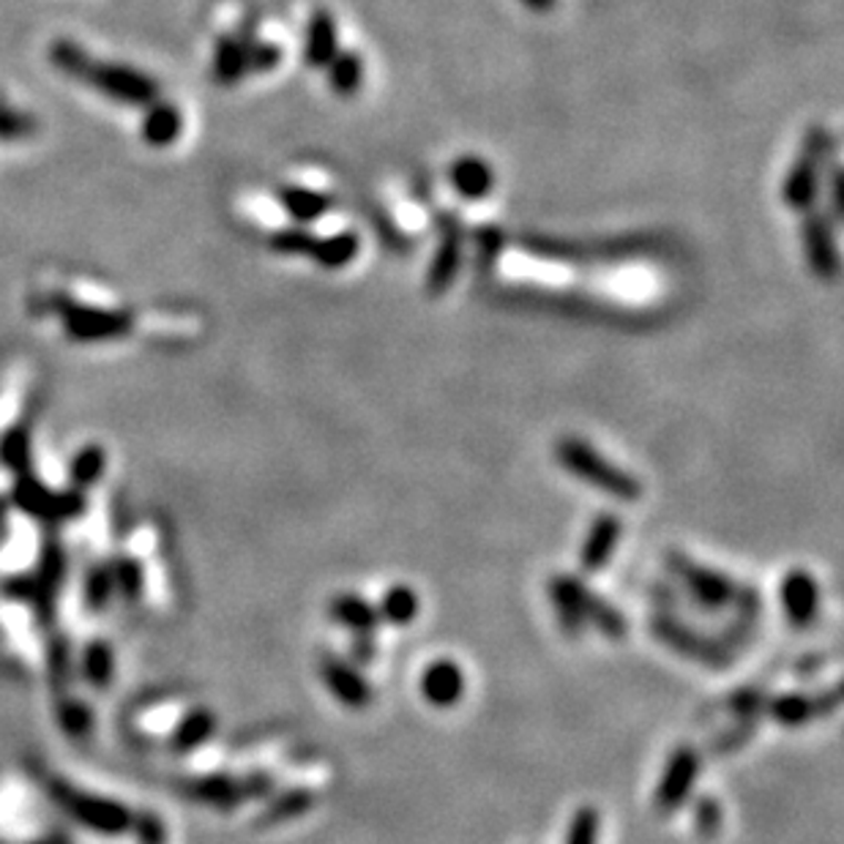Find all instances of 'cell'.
I'll use <instances>...</instances> for the list:
<instances>
[{
    "label": "cell",
    "instance_id": "1",
    "mask_svg": "<svg viewBox=\"0 0 844 844\" xmlns=\"http://www.w3.org/2000/svg\"><path fill=\"white\" fill-rule=\"evenodd\" d=\"M555 462L588 487L607 492L621 504H637L642 498V481L612 459H607L593 443L577 435H563L555 440Z\"/></svg>",
    "mask_w": 844,
    "mask_h": 844
},
{
    "label": "cell",
    "instance_id": "2",
    "mask_svg": "<svg viewBox=\"0 0 844 844\" xmlns=\"http://www.w3.org/2000/svg\"><path fill=\"white\" fill-rule=\"evenodd\" d=\"M834 134L828 129H809L799 159L793 162V167H790L787 179L782 184V200L790 211L806 214L809 209H814L820 194V181H823V167L831 153H834Z\"/></svg>",
    "mask_w": 844,
    "mask_h": 844
},
{
    "label": "cell",
    "instance_id": "3",
    "mask_svg": "<svg viewBox=\"0 0 844 844\" xmlns=\"http://www.w3.org/2000/svg\"><path fill=\"white\" fill-rule=\"evenodd\" d=\"M667 566L683 582V588L694 596V601H698L702 610H724V607L733 604L738 599V586L722 571L708 569V566H702L681 552L667 555Z\"/></svg>",
    "mask_w": 844,
    "mask_h": 844
},
{
    "label": "cell",
    "instance_id": "4",
    "mask_svg": "<svg viewBox=\"0 0 844 844\" xmlns=\"http://www.w3.org/2000/svg\"><path fill=\"white\" fill-rule=\"evenodd\" d=\"M700 752L694 746L681 743L678 749H672V754L664 763V771L659 776L657 793H653V806H657L661 817H670L678 809L687 806L694 782L700 776Z\"/></svg>",
    "mask_w": 844,
    "mask_h": 844
},
{
    "label": "cell",
    "instance_id": "5",
    "mask_svg": "<svg viewBox=\"0 0 844 844\" xmlns=\"http://www.w3.org/2000/svg\"><path fill=\"white\" fill-rule=\"evenodd\" d=\"M85 82L102 91L104 96L129 104V108H148L159 99V85L151 77L134 72L129 67H115V63H93Z\"/></svg>",
    "mask_w": 844,
    "mask_h": 844
},
{
    "label": "cell",
    "instance_id": "6",
    "mask_svg": "<svg viewBox=\"0 0 844 844\" xmlns=\"http://www.w3.org/2000/svg\"><path fill=\"white\" fill-rule=\"evenodd\" d=\"M801 233H804V250L812 274L820 282H834L842 268L834 238V220L820 209H809L804 214V224H801Z\"/></svg>",
    "mask_w": 844,
    "mask_h": 844
},
{
    "label": "cell",
    "instance_id": "7",
    "mask_svg": "<svg viewBox=\"0 0 844 844\" xmlns=\"http://www.w3.org/2000/svg\"><path fill=\"white\" fill-rule=\"evenodd\" d=\"M317 667H321V678L326 683L331 698L339 702V705L350 708V711H362V708H367L375 700V689H372L367 675H362L347 659L326 651Z\"/></svg>",
    "mask_w": 844,
    "mask_h": 844
},
{
    "label": "cell",
    "instance_id": "8",
    "mask_svg": "<svg viewBox=\"0 0 844 844\" xmlns=\"http://www.w3.org/2000/svg\"><path fill=\"white\" fill-rule=\"evenodd\" d=\"M586 593L588 586L577 574H552L547 582V596H550V604L558 626L563 634L577 637L586 631Z\"/></svg>",
    "mask_w": 844,
    "mask_h": 844
},
{
    "label": "cell",
    "instance_id": "9",
    "mask_svg": "<svg viewBox=\"0 0 844 844\" xmlns=\"http://www.w3.org/2000/svg\"><path fill=\"white\" fill-rule=\"evenodd\" d=\"M55 309H61L69 336H74V339H110V336H121L129 331V317L121 315V312L69 304V298H55Z\"/></svg>",
    "mask_w": 844,
    "mask_h": 844
},
{
    "label": "cell",
    "instance_id": "10",
    "mask_svg": "<svg viewBox=\"0 0 844 844\" xmlns=\"http://www.w3.org/2000/svg\"><path fill=\"white\" fill-rule=\"evenodd\" d=\"M784 618L795 631H804L820 616V586L812 571L790 569L782 580Z\"/></svg>",
    "mask_w": 844,
    "mask_h": 844
},
{
    "label": "cell",
    "instance_id": "11",
    "mask_svg": "<svg viewBox=\"0 0 844 844\" xmlns=\"http://www.w3.org/2000/svg\"><path fill=\"white\" fill-rule=\"evenodd\" d=\"M623 522L616 511H601L590 522L586 541L580 547V571L582 574H599L610 566L612 555L618 550V541H621Z\"/></svg>",
    "mask_w": 844,
    "mask_h": 844
},
{
    "label": "cell",
    "instance_id": "12",
    "mask_svg": "<svg viewBox=\"0 0 844 844\" xmlns=\"http://www.w3.org/2000/svg\"><path fill=\"white\" fill-rule=\"evenodd\" d=\"M418 689H421V698L433 708H454L465 698L468 678H465V670L454 659H435L421 672Z\"/></svg>",
    "mask_w": 844,
    "mask_h": 844
},
{
    "label": "cell",
    "instance_id": "13",
    "mask_svg": "<svg viewBox=\"0 0 844 844\" xmlns=\"http://www.w3.org/2000/svg\"><path fill=\"white\" fill-rule=\"evenodd\" d=\"M459 268H462V238H459V233H446L427 268L424 293L429 298H440L443 293L451 291V285L459 276Z\"/></svg>",
    "mask_w": 844,
    "mask_h": 844
},
{
    "label": "cell",
    "instance_id": "14",
    "mask_svg": "<svg viewBox=\"0 0 844 844\" xmlns=\"http://www.w3.org/2000/svg\"><path fill=\"white\" fill-rule=\"evenodd\" d=\"M252 33L222 37L214 52V80L220 85H238L250 74V50L255 44Z\"/></svg>",
    "mask_w": 844,
    "mask_h": 844
},
{
    "label": "cell",
    "instance_id": "15",
    "mask_svg": "<svg viewBox=\"0 0 844 844\" xmlns=\"http://www.w3.org/2000/svg\"><path fill=\"white\" fill-rule=\"evenodd\" d=\"M328 616L353 634H375V629L380 626L377 607L353 590H342L328 601Z\"/></svg>",
    "mask_w": 844,
    "mask_h": 844
},
{
    "label": "cell",
    "instance_id": "16",
    "mask_svg": "<svg viewBox=\"0 0 844 844\" xmlns=\"http://www.w3.org/2000/svg\"><path fill=\"white\" fill-rule=\"evenodd\" d=\"M448 184L462 200H484L495 186V173L487 159L459 156L448 167Z\"/></svg>",
    "mask_w": 844,
    "mask_h": 844
},
{
    "label": "cell",
    "instance_id": "17",
    "mask_svg": "<svg viewBox=\"0 0 844 844\" xmlns=\"http://www.w3.org/2000/svg\"><path fill=\"white\" fill-rule=\"evenodd\" d=\"M339 52V39H336V20L328 9H317L312 14L309 28H306V47L304 58L312 69H326L334 55Z\"/></svg>",
    "mask_w": 844,
    "mask_h": 844
},
{
    "label": "cell",
    "instance_id": "18",
    "mask_svg": "<svg viewBox=\"0 0 844 844\" xmlns=\"http://www.w3.org/2000/svg\"><path fill=\"white\" fill-rule=\"evenodd\" d=\"M276 200H279L282 209L287 211V216H291L295 224H312L323 220L331 211V205H334V200H331L328 194L293 184L282 186L279 192H276Z\"/></svg>",
    "mask_w": 844,
    "mask_h": 844
},
{
    "label": "cell",
    "instance_id": "19",
    "mask_svg": "<svg viewBox=\"0 0 844 844\" xmlns=\"http://www.w3.org/2000/svg\"><path fill=\"white\" fill-rule=\"evenodd\" d=\"M358 252H362V238L356 235V230H342V233L326 235V238H315L309 257L323 271H342L358 257Z\"/></svg>",
    "mask_w": 844,
    "mask_h": 844
},
{
    "label": "cell",
    "instance_id": "20",
    "mask_svg": "<svg viewBox=\"0 0 844 844\" xmlns=\"http://www.w3.org/2000/svg\"><path fill=\"white\" fill-rule=\"evenodd\" d=\"M184 132V115L175 104L170 102H153L148 104V112L143 118V140L153 148H167Z\"/></svg>",
    "mask_w": 844,
    "mask_h": 844
},
{
    "label": "cell",
    "instance_id": "21",
    "mask_svg": "<svg viewBox=\"0 0 844 844\" xmlns=\"http://www.w3.org/2000/svg\"><path fill=\"white\" fill-rule=\"evenodd\" d=\"M763 711L769 713V719H773V722L782 724V728H804V724L820 716L823 708H820L812 698H806V694L787 692V694H773V698L765 700Z\"/></svg>",
    "mask_w": 844,
    "mask_h": 844
},
{
    "label": "cell",
    "instance_id": "22",
    "mask_svg": "<svg viewBox=\"0 0 844 844\" xmlns=\"http://www.w3.org/2000/svg\"><path fill=\"white\" fill-rule=\"evenodd\" d=\"M328 85L336 96H356L364 85V58L356 50H339L334 55V61L328 63Z\"/></svg>",
    "mask_w": 844,
    "mask_h": 844
},
{
    "label": "cell",
    "instance_id": "23",
    "mask_svg": "<svg viewBox=\"0 0 844 844\" xmlns=\"http://www.w3.org/2000/svg\"><path fill=\"white\" fill-rule=\"evenodd\" d=\"M421 612V599H418L416 588L405 586V582H397L380 596V604H377V616L380 621L392 623V626H407L413 623Z\"/></svg>",
    "mask_w": 844,
    "mask_h": 844
},
{
    "label": "cell",
    "instance_id": "24",
    "mask_svg": "<svg viewBox=\"0 0 844 844\" xmlns=\"http://www.w3.org/2000/svg\"><path fill=\"white\" fill-rule=\"evenodd\" d=\"M657 634L667 642V645H675L678 651L689 653V657L708 661V664H724V657H719V651L711 645V642L702 640V637H694L692 631L683 629V626L672 621H657Z\"/></svg>",
    "mask_w": 844,
    "mask_h": 844
},
{
    "label": "cell",
    "instance_id": "25",
    "mask_svg": "<svg viewBox=\"0 0 844 844\" xmlns=\"http://www.w3.org/2000/svg\"><path fill=\"white\" fill-rule=\"evenodd\" d=\"M586 623L593 626L607 640H623V637L629 634V623H626V618L616 610V604L596 596L590 588L586 593Z\"/></svg>",
    "mask_w": 844,
    "mask_h": 844
},
{
    "label": "cell",
    "instance_id": "26",
    "mask_svg": "<svg viewBox=\"0 0 844 844\" xmlns=\"http://www.w3.org/2000/svg\"><path fill=\"white\" fill-rule=\"evenodd\" d=\"M50 61L55 63L63 74L74 77V80H85L93 67L91 55H88L80 44H74V41L69 39H58L55 44L50 47Z\"/></svg>",
    "mask_w": 844,
    "mask_h": 844
},
{
    "label": "cell",
    "instance_id": "27",
    "mask_svg": "<svg viewBox=\"0 0 844 844\" xmlns=\"http://www.w3.org/2000/svg\"><path fill=\"white\" fill-rule=\"evenodd\" d=\"M317 235L312 230H306V224H293V227H282L276 233H271L268 244L276 255H309L312 244H315Z\"/></svg>",
    "mask_w": 844,
    "mask_h": 844
},
{
    "label": "cell",
    "instance_id": "28",
    "mask_svg": "<svg viewBox=\"0 0 844 844\" xmlns=\"http://www.w3.org/2000/svg\"><path fill=\"white\" fill-rule=\"evenodd\" d=\"M601 814L596 806H580L566 831V844H599Z\"/></svg>",
    "mask_w": 844,
    "mask_h": 844
},
{
    "label": "cell",
    "instance_id": "29",
    "mask_svg": "<svg viewBox=\"0 0 844 844\" xmlns=\"http://www.w3.org/2000/svg\"><path fill=\"white\" fill-rule=\"evenodd\" d=\"M312 806H315V795H312L309 790H304V787L291 790V793L282 795L279 804H274L268 809V812L263 814V823H279V820L298 817V814L309 812Z\"/></svg>",
    "mask_w": 844,
    "mask_h": 844
},
{
    "label": "cell",
    "instance_id": "30",
    "mask_svg": "<svg viewBox=\"0 0 844 844\" xmlns=\"http://www.w3.org/2000/svg\"><path fill=\"white\" fill-rule=\"evenodd\" d=\"M694 828H698V834L702 836V840H711V836L719 834V828H722V804H719L713 795H700L698 801H694Z\"/></svg>",
    "mask_w": 844,
    "mask_h": 844
},
{
    "label": "cell",
    "instance_id": "31",
    "mask_svg": "<svg viewBox=\"0 0 844 844\" xmlns=\"http://www.w3.org/2000/svg\"><path fill=\"white\" fill-rule=\"evenodd\" d=\"M33 132H37L33 118L22 115V112L17 110L0 108V140H22V138H31Z\"/></svg>",
    "mask_w": 844,
    "mask_h": 844
},
{
    "label": "cell",
    "instance_id": "32",
    "mask_svg": "<svg viewBox=\"0 0 844 844\" xmlns=\"http://www.w3.org/2000/svg\"><path fill=\"white\" fill-rule=\"evenodd\" d=\"M282 63V50L268 41H255L250 50V74H265L274 72Z\"/></svg>",
    "mask_w": 844,
    "mask_h": 844
},
{
    "label": "cell",
    "instance_id": "33",
    "mask_svg": "<svg viewBox=\"0 0 844 844\" xmlns=\"http://www.w3.org/2000/svg\"><path fill=\"white\" fill-rule=\"evenodd\" d=\"M765 700L769 698H765L760 689H743V692H738L730 698V711H733L735 716H741L743 722H752V719L765 708Z\"/></svg>",
    "mask_w": 844,
    "mask_h": 844
},
{
    "label": "cell",
    "instance_id": "34",
    "mask_svg": "<svg viewBox=\"0 0 844 844\" xmlns=\"http://www.w3.org/2000/svg\"><path fill=\"white\" fill-rule=\"evenodd\" d=\"M350 657L356 664H372L377 659V640L375 634H353L350 640Z\"/></svg>",
    "mask_w": 844,
    "mask_h": 844
},
{
    "label": "cell",
    "instance_id": "35",
    "mask_svg": "<svg viewBox=\"0 0 844 844\" xmlns=\"http://www.w3.org/2000/svg\"><path fill=\"white\" fill-rule=\"evenodd\" d=\"M831 220L842 222L844 220V173L840 164L831 167Z\"/></svg>",
    "mask_w": 844,
    "mask_h": 844
},
{
    "label": "cell",
    "instance_id": "36",
    "mask_svg": "<svg viewBox=\"0 0 844 844\" xmlns=\"http://www.w3.org/2000/svg\"><path fill=\"white\" fill-rule=\"evenodd\" d=\"M522 3L528 6L530 11H550V9H555V3H558V0H522Z\"/></svg>",
    "mask_w": 844,
    "mask_h": 844
}]
</instances>
